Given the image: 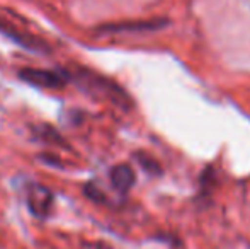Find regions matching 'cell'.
Listing matches in <instances>:
<instances>
[{"label": "cell", "instance_id": "1", "mask_svg": "<svg viewBox=\"0 0 250 249\" xmlns=\"http://www.w3.org/2000/svg\"><path fill=\"white\" fill-rule=\"evenodd\" d=\"M70 75L73 82L89 96H94L97 99H109L116 104H125V101H128L126 94L104 77H99L87 70H77L75 73H70Z\"/></svg>", "mask_w": 250, "mask_h": 249}, {"label": "cell", "instance_id": "2", "mask_svg": "<svg viewBox=\"0 0 250 249\" xmlns=\"http://www.w3.org/2000/svg\"><path fill=\"white\" fill-rule=\"evenodd\" d=\"M19 77L24 82L41 89H63L72 80V75L66 70L31 68V67L19 70Z\"/></svg>", "mask_w": 250, "mask_h": 249}, {"label": "cell", "instance_id": "3", "mask_svg": "<svg viewBox=\"0 0 250 249\" xmlns=\"http://www.w3.org/2000/svg\"><path fill=\"white\" fill-rule=\"evenodd\" d=\"M53 203H55V195L50 188L44 184L33 183L27 186L26 193V205L29 212L38 219H46L50 217L53 210Z\"/></svg>", "mask_w": 250, "mask_h": 249}, {"label": "cell", "instance_id": "4", "mask_svg": "<svg viewBox=\"0 0 250 249\" xmlns=\"http://www.w3.org/2000/svg\"><path fill=\"white\" fill-rule=\"evenodd\" d=\"M109 180H111V184L116 191L128 193L135 184V171L128 164H118L109 173Z\"/></svg>", "mask_w": 250, "mask_h": 249}, {"label": "cell", "instance_id": "5", "mask_svg": "<svg viewBox=\"0 0 250 249\" xmlns=\"http://www.w3.org/2000/svg\"><path fill=\"white\" fill-rule=\"evenodd\" d=\"M34 132H36V135L40 136V138H43V140H46V142H53V143H56V145H62V147H65L66 145V140H63L62 138V135H60L58 132H56L53 126H48V125H43V126H40V128H34Z\"/></svg>", "mask_w": 250, "mask_h": 249}, {"label": "cell", "instance_id": "6", "mask_svg": "<svg viewBox=\"0 0 250 249\" xmlns=\"http://www.w3.org/2000/svg\"><path fill=\"white\" fill-rule=\"evenodd\" d=\"M83 191H85V195L89 196L90 200H94V202H104V193L99 191V188H97L96 183H92V181L83 186Z\"/></svg>", "mask_w": 250, "mask_h": 249}, {"label": "cell", "instance_id": "7", "mask_svg": "<svg viewBox=\"0 0 250 249\" xmlns=\"http://www.w3.org/2000/svg\"><path fill=\"white\" fill-rule=\"evenodd\" d=\"M242 2H244L245 5H247V9H250V0H242Z\"/></svg>", "mask_w": 250, "mask_h": 249}]
</instances>
